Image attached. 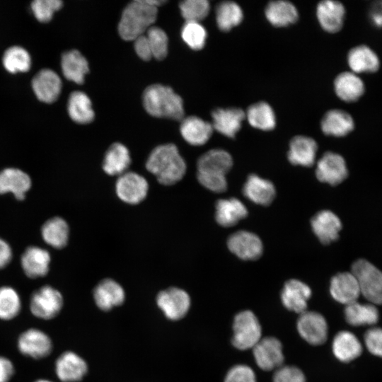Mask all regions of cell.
I'll return each mask as SVG.
<instances>
[{
  "label": "cell",
  "instance_id": "6da1fadb",
  "mask_svg": "<svg viewBox=\"0 0 382 382\" xmlns=\"http://www.w3.org/2000/svg\"><path fill=\"white\" fill-rule=\"evenodd\" d=\"M165 2L162 0H137L129 4L119 23L120 37L129 41L144 35L156 19L157 7Z\"/></svg>",
  "mask_w": 382,
  "mask_h": 382
},
{
  "label": "cell",
  "instance_id": "7a4b0ae2",
  "mask_svg": "<svg viewBox=\"0 0 382 382\" xmlns=\"http://www.w3.org/2000/svg\"><path fill=\"white\" fill-rule=\"evenodd\" d=\"M146 169L162 185H170L180 181L186 173V163L177 146L166 144L156 147L146 163Z\"/></svg>",
  "mask_w": 382,
  "mask_h": 382
},
{
  "label": "cell",
  "instance_id": "3957f363",
  "mask_svg": "<svg viewBox=\"0 0 382 382\" xmlns=\"http://www.w3.org/2000/svg\"><path fill=\"white\" fill-rule=\"evenodd\" d=\"M143 105L146 112L156 117L182 120L183 102L173 90L161 84L148 86L143 93Z\"/></svg>",
  "mask_w": 382,
  "mask_h": 382
},
{
  "label": "cell",
  "instance_id": "277c9868",
  "mask_svg": "<svg viewBox=\"0 0 382 382\" xmlns=\"http://www.w3.org/2000/svg\"><path fill=\"white\" fill-rule=\"evenodd\" d=\"M360 292L372 304H382V272L368 260L359 259L352 266Z\"/></svg>",
  "mask_w": 382,
  "mask_h": 382
},
{
  "label": "cell",
  "instance_id": "5b68a950",
  "mask_svg": "<svg viewBox=\"0 0 382 382\" xmlns=\"http://www.w3.org/2000/svg\"><path fill=\"white\" fill-rule=\"evenodd\" d=\"M233 330L232 344L240 350L253 348L261 339V325L251 311H243L236 315Z\"/></svg>",
  "mask_w": 382,
  "mask_h": 382
},
{
  "label": "cell",
  "instance_id": "8992f818",
  "mask_svg": "<svg viewBox=\"0 0 382 382\" xmlns=\"http://www.w3.org/2000/svg\"><path fill=\"white\" fill-rule=\"evenodd\" d=\"M62 305L63 298L61 293L50 286H44L33 294L30 308L35 317L49 320L57 316Z\"/></svg>",
  "mask_w": 382,
  "mask_h": 382
},
{
  "label": "cell",
  "instance_id": "52a82bcc",
  "mask_svg": "<svg viewBox=\"0 0 382 382\" xmlns=\"http://www.w3.org/2000/svg\"><path fill=\"white\" fill-rule=\"evenodd\" d=\"M149 184L141 175L134 172H125L120 175L115 183L117 197L124 202L137 204L143 201L148 193Z\"/></svg>",
  "mask_w": 382,
  "mask_h": 382
},
{
  "label": "cell",
  "instance_id": "ba28073f",
  "mask_svg": "<svg viewBox=\"0 0 382 382\" xmlns=\"http://www.w3.org/2000/svg\"><path fill=\"white\" fill-rule=\"evenodd\" d=\"M296 327L301 337L311 345H320L327 340V321L318 312L306 311L301 313Z\"/></svg>",
  "mask_w": 382,
  "mask_h": 382
},
{
  "label": "cell",
  "instance_id": "9c48e42d",
  "mask_svg": "<svg viewBox=\"0 0 382 382\" xmlns=\"http://www.w3.org/2000/svg\"><path fill=\"white\" fill-rule=\"evenodd\" d=\"M156 303L166 317L176 320L187 314L190 306V298L185 291L171 287L158 294Z\"/></svg>",
  "mask_w": 382,
  "mask_h": 382
},
{
  "label": "cell",
  "instance_id": "30bf717a",
  "mask_svg": "<svg viewBox=\"0 0 382 382\" xmlns=\"http://www.w3.org/2000/svg\"><path fill=\"white\" fill-rule=\"evenodd\" d=\"M316 175L322 183L331 185L341 183L348 175L344 158L335 152H325L318 161Z\"/></svg>",
  "mask_w": 382,
  "mask_h": 382
},
{
  "label": "cell",
  "instance_id": "8fae6325",
  "mask_svg": "<svg viewBox=\"0 0 382 382\" xmlns=\"http://www.w3.org/2000/svg\"><path fill=\"white\" fill-rule=\"evenodd\" d=\"M253 351L257 365L264 371L278 369L284 362L282 345L274 337L260 339Z\"/></svg>",
  "mask_w": 382,
  "mask_h": 382
},
{
  "label": "cell",
  "instance_id": "7c38bea8",
  "mask_svg": "<svg viewBox=\"0 0 382 382\" xmlns=\"http://www.w3.org/2000/svg\"><path fill=\"white\" fill-rule=\"evenodd\" d=\"M227 245L231 253L244 260H255L263 251L260 238L255 233L247 231H239L233 233L228 239Z\"/></svg>",
  "mask_w": 382,
  "mask_h": 382
},
{
  "label": "cell",
  "instance_id": "4fadbf2b",
  "mask_svg": "<svg viewBox=\"0 0 382 382\" xmlns=\"http://www.w3.org/2000/svg\"><path fill=\"white\" fill-rule=\"evenodd\" d=\"M18 348L23 354L39 359L51 353L52 344L47 334L38 329L31 328L21 334Z\"/></svg>",
  "mask_w": 382,
  "mask_h": 382
},
{
  "label": "cell",
  "instance_id": "5bb4252c",
  "mask_svg": "<svg viewBox=\"0 0 382 382\" xmlns=\"http://www.w3.org/2000/svg\"><path fill=\"white\" fill-rule=\"evenodd\" d=\"M311 296L310 287L298 279L287 281L281 292V300L285 308L297 313L306 311L307 302Z\"/></svg>",
  "mask_w": 382,
  "mask_h": 382
},
{
  "label": "cell",
  "instance_id": "9a60e30c",
  "mask_svg": "<svg viewBox=\"0 0 382 382\" xmlns=\"http://www.w3.org/2000/svg\"><path fill=\"white\" fill-rule=\"evenodd\" d=\"M346 10L344 5L334 0H324L316 7V16L321 28L326 32L340 31L344 24Z\"/></svg>",
  "mask_w": 382,
  "mask_h": 382
},
{
  "label": "cell",
  "instance_id": "2e32d148",
  "mask_svg": "<svg viewBox=\"0 0 382 382\" xmlns=\"http://www.w3.org/2000/svg\"><path fill=\"white\" fill-rule=\"evenodd\" d=\"M32 87L40 100L52 103L58 98L61 93L62 81L54 71L45 69L33 77Z\"/></svg>",
  "mask_w": 382,
  "mask_h": 382
},
{
  "label": "cell",
  "instance_id": "e0dca14e",
  "mask_svg": "<svg viewBox=\"0 0 382 382\" xmlns=\"http://www.w3.org/2000/svg\"><path fill=\"white\" fill-rule=\"evenodd\" d=\"M212 117L213 129L225 137L233 138L241 129L245 112L238 108H216Z\"/></svg>",
  "mask_w": 382,
  "mask_h": 382
},
{
  "label": "cell",
  "instance_id": "ac0fdd59",
  "mask_svg": "<svg viewBox=\"0 0 382 382\" xmlns=\"http://www.w3.org/2000/svg\"><path fill=\"white\" fill-rule=\"evenodd\" d=\"M311 224L313 233L323 244L336 241L342 226L339 217L330 210H322L316 214Z\"/></svg>",
  "mask_w": 382,
  "mask_h": 382
},
{
  "label": "cell",
  "instance_id": "d6986e66",
  "mask_svg": "<svg viewBox=\"0 0 382 382\" xmlns=\"http://www.w3.org/2000/svg\"><path fill=\"white\" fill-rule=\"evenodd\" d=\"M330 292L332 298L347 305L357 301L361 292L358 282L352 272H340L330 281Z\"/></svg>",
  "mask_w": 382,
  "mask_h": 382
},
{
  "label": "cell",
  "instance_id": "ffe728a7",
  "mask_svg": "<svg viewBox=\"0 0 382 382\" xmlns=\"http://www.w3.org/2000/svg\"><path fill=\"white\" fill-rule=\"evenodd\" d=\"M317 150V143L311 137L295 136L289 143L288 160L293 165L310 167L315 162Z\"/></svg>",
  "mask_w": 382,
  "mask_h": 382
},
{
  "label": "cell",
  "instance_id": "44dd1931",
  "mask_svg": "<svg viewBox=\"0 0 382 382\" xmlns=\"http://www.w3.org/2000/svg\"><path fill=\"white\" fill-rule=\"evenodd\" d=\"M56 374L62 382H77L87 373L86 361L72 352H66L56 361Z\"/></svg>",
  "mask_w": 382,
  "mask_h": 382
},
{
  "label": "cell",
  "instance_id": "7402d4cb",
  "mask_svg": "<svg viewBox=\"0 0 382 382\" xmlns=\"http://www.w3.org/2000/svg\"><path fill=\"white\" fill-rule=\"evenodd\" d=\"M353 117L340 109H332L325 113L320 122L322 132L328 136L345 137L354 129Z\"/></svg>",
  "mask_w": 382,
  "mask_h": 382
},
{
  "label": "cell",
  "instance_id": "603a6c76",
  "mask_svg": "<svg viewBox=\"0 0 382 382\" xmlns=\"http://www.w3.org/2000/svg\"><path fill=\"white\" fill-rule=\"evenodd\" d=\"M347 61L350 69L357 74L375 73L381 64L378 54L366 45L352 47L347 54Z\"/></svg>",
  "mask_w": 382,
  "mask_h": 382
},
{
  "label": "cell",
  "instance_id": "cb8c5ba5",
  "mask_svg": "<svg viewBox=\"0 0 382 382\" xmlns=\"http://www.w3.org/2000/svg\"><path fill=\"white\" fill-rule=\"evenodd\" d=\"M233 166L231 156L225 150L214 149L202 155L197 161V173L226 175Z\"/></svg>",
  "mask_w": 382,
  "mask_h": 382
},
{
  "label": "cell",
  "instance_id": "d4e9b609",
  "mask_svg": "<svg viewBox=\"0 0 382 382\" xmlns=\"http://www.w3.org/2000/svg\"><path fill=\"white\" fill-rule=\"evenodd\" d=\"M334 90L340 99L347 103H353L362 97L365 92V85L357 74L344 71L335 77Z\"/></svg>",
  "mask_w": 382,
  "mask_h": 382
},
{
  "label": "cell",
  "instance_id": "484cf974",
  "mask_svg": "<svg viewBox=\"0 0 382 382\" xmlns=\"http://www.w3.org/2000/svg\"><path fill=\"white\" fill-rule=\"evenodd\" d=\"M93 297L98 307L109 311L121 305L125 299L123 288L112 279L102 280L94 289Z\"/></svg>",
  "mask_w": 382,
  "mask_h": 382
},
{
  "label": "cell",
  "instance_id": "4316f807",
  "mask_svg": "<svg viewBox=\"0 0 382 382\" xmlns=\"http://www.w3.org/2000/svg\"><path fill=\"white\" fill-rule=\"evenodd\" d=\"M243 193L253 202L267 206L274 199L276 190L271 181L251 174L244 184Z\"/></svg>",
  "mask_w": 382,
  "mask_h": 382
},
{
  "label": "cell",
  "instance_id": "83f0119b",
  "mask_svg": "<svg viewBox=\"0 0 382 382\" xmlns=\"http://www.w3.org/2000/svg\"><path fill=\"white\" fill-rule=\"evenodd\" d=\"M50 255L46 250L30 246L21 257V265L25 274L30 278L45 276L49 271Z\"/></svg>",
  "mask_w": 382,
  "mask_h": 382
},
{
  "label": "cell",
  "instance_id": "f1b7e54d",
  "mask_svg": "<svg viewBox=\"0 0 382 382\" xmlns=\"http://www.w3.org/2000/svg\"><path fill=\"white\" fill-rule=\"evenodd\" d=\"M31 187L29 175L17 168H6L0 172V194L12 192L17 199L25 198Z\"/></svg>",
  "mask_w": 382,
  "mask_h": 382
},
{
  "label": "cell",
  "instance_id": "f546056e",
  "mask_svg": "<svg viewBox=\"0 0 382 382\" xmlns=\"http://www.w3.org/2000/svg\"><path fill=\"white\" fill-rule=\"evenodd\" d=\"M213 129L212 124L196 116L183 119L180 128L183 139L193 146H201L207 143Z\"/></svg>",
  "mask_w": 382,
  "mask_h": 382
},
{
  "label": "cell",
  "instance_id": "4dcf8cb0",
  "mask_svg": "<svg viewBox=\"0 0 382 382\" xmlns=\"http://www.w3.org/2000/svg\"><path fill=\"white\" fill-rule=\"evenodd\" d=\"M247 215V208L236 198L221 199L216 202L215 218L220 226H233Z\"/></svg>",
  "mask_w": 382,
  "mask_h": 382
},
{
  "label": "cell",
  "instance_id": "1f68e13d",
  "mask_svg": "<svg viewBox=\"0 0 382 382\" xmlns=\"http://www.w3.org/2000/svg\"><path fill=\"white\" fill-rule=\"evenodd\" d=\"M332 352L342 362H349L362 352V347L358 338L351 332L343 330L337 332L332 340Z\"/></svg>",
  "mask_w": 382,
  "mask_h": 382
},
{
  "label": "cell",
  "instance_id": "d6a6232c",
  "mask_svg": "<svg viewBox=\"0 0 382 382\" xmlns=\"http://www.w3.org/2000/svg\"><path fill=\"white\" fill-rule=\"evenodd\" d=\"M267 20L275 27H286L294 24L299 18L296 6L284 0L270 1L265 8Z\"/></svg>",
  "mask_w": 382,
  "mask_h": 382
},
{
  "label": "cell",
  "instance_id": "836d02e7",
  "mask_svg": "<svg viewBox=\"0 0 382 382\" xmlns=\"http://www.w3.org/2000/svg\"><path fill=\"white\" fill-rule=\"evenodd\" d=\"M131 157L127 148L118 142L112 144L105 153L103 169L109 175H120L128 169Z\"/></svg>",
  "mask_w": 382,
  "mask_h": 382
},
{
  "label": "cell",
  "instance_id": "e575fe53",
  "mask_svg": "<svg viewBox=\"0 0 382 382\" xmlns=\"http://www.w3.org/2000/svg\"><path fill=\"white\" fill-rule=\"evenodd\" d=\"M61 66L64 77L78 84L83 83L89 70L87 60L76 50L67 51L62 54Z\"/></svg>",
  "mask_w": 382,
  "mask_h": 382
},
{
  "label": "cell",
  "instance_id": "d590c367",
  "mask_svg": "<svg viewBox=\"0 0 382 382\" xmlns=\"http://www.w3.org/2000/svg\"><path fill=\"white\" fill-rule=\"evenodd\" d=\"M345 316L351 325H372L378 322L379 313L374 304L355 301L346 305Z\"/></svg>",
  "mask_w": 382,
  "mask_h": 382
},
{
  "label": "cell",
  "instance_id": "8d00e7d4",
  "mask_svg": "<svg viewBox=\"0 0 382 382\" xmlns=\"http://www.w3.org/2000/svg\"><path fill=\"white\" fill-rule=\"evenodd\" d=\"M245 118L252 127L260 130L270 131L276 126L274 112L266 102L260 101L250 105Z\"/></svg>",
  "mask_w": 382,
  "mask_h": 382
},
{
  "label": "cell",
  "instance_id": "74e56055",
  "mask_svg": "<svg viewBox=\"0 0 382 382\" xmlns=\"http://www.w3.org/2000/svg\"><path fill=\"white\" fill-rule=\"evenodd\" d=\"M67 110L71 120L77 123L88 124L94 119L91 101L83 92L74 91L71 93Z\"/></svg>",
  "mask_w": 382,
  "mask_h": 382
},
{
  "label": "cell",
  "instance_id": "f35d334b",
  "mask_svg": "<svg viewBox=\"0 0 382 382\" xmlns=\"http://www.w3.org/2000/svg\"><path fill=\"white\" fill-rule=\"evenodd\" d=\"M41 233L47 244L55 248H62L68 242L69 229L62 218L54 217L43 224Z\"/></svg>",
  "mask_w": 382,
  "mask_h": 382
},
{
  "label": "cell",
  "instance_id": "ab89813d",
  "mask_svg": "<svg viewBox=\"0 0 382 382\" xmlns=\"http://www.w3.org/2000/svg\"><path fill=\"white\" fill-rule=\"evenodd\" d=\"M243 18L241 6L236 2L225 1L219 3L216 8V21L218 28L224 32L239 25Z\"/></svg>",
  "mask_w": 382,
  "mask_h": 382
},
{
  "label": "cell",
  "instance_id": "60d3db41",
  "mask_svg": "<svg viewBox=\"0 0 382 382\" xmlns=\"http://www.w3.org/2000/svg\"><path fill=\"white\" fill-rule=\"evenodd\" d=\"M3 64L10 73L25 72L30 69L31 59L30 54L24 48L13 46L5 51Z\"/></svg>",
  "mask_w": 382,
  "mask_h": 382
},
{
  "label": "cell",
  "instance_id": "b9f144b4",
  "mask_svg": "<svg viewBox=\"0 0 382 382\" xmlns=\"http://www.w3.org/2000/svg\"><path fill=\"white\" fill-rule=\"evenodd\" d=\"M21 303L15 289L9 286L0 288V319L8 320L20 312Z\"/></svg>",
  "mask_w": 382,
  "mask_h": 382
},
{
  "label": "cell",
  "instance_id": "7bdbcfd3",
  "mask_svg": "<svg viewBox=\"0 0 382 382\" xmlns=\"http://www.w3.org/2000/svg\"><path fill=\"white\" fill-rule=\"evenodd\" d=\"M183 41L194 50L202 49L207 40L204 27L197 22H185L181 30Z\"/></svg>",
  "mask_w": 382,
  "mask_h": 382
},
{
  "label": "cell",
  "instance_id": "ee69618b",
  "mask_svg": "<svg viewBox=\"0 0 382 382\" xmlns=\"http://www.w3.org/2000/svg\"><path fill=\"white\" fill-rule=\"evenodd\" d=\"M180 13L186 22H197L205 18L210 10L207 0H186L180 4Z\"/></svg>",
  "mask_w": 382,
  "mask_h": 382
},
{
  "label": "cell",
  "instance_id": "f6af8a7d",
  "mask_svg": "<svg viewBox=\"0 0 382 382\" xmlns=\"http://www.w3.org/2000/svg\"><path fill=\"white\" fill-rule=\"evenodd\" d=\"M146 36L148 39L152 56L158 60L163 59L168 54V39L166 33L158 27L151 26Z\"/></svg>",
  "mask_w": 382,
  "mask_h": 382
},
{
  "label": "cell",
  "instance_id": "bcb514c9",
  "mask_svg": "<svg viewBox=\"0 0 382 382\" xmlns=\"http://www.w3.org/2000/svg\"><path fill=\"white\" fill-rule=\"evenodd\" d=\"M60 0H35L31 4V8L35 18L40 22L50 21L54 13L62 6Z\"/></svg>",
  "mask_w": 382,
  "mask_h": 382
},
{
  "label": "cell",
  "instance_id": "7dc6e473",
  "mask_svg": "<svg viewBox=\"0 0 382 382\" xmlns=\"http://www.w3.org/2000/svg\"><path fill=\"white\" fill-rule=\"evenodd\" d=\"M273 382H306V377L296 366H282L275 371Z\"/></svg>",
  "mask_w": 382,
  "mask_h": 382
},
{
  "label": "cell",
  "instance_id": "c3c4849f",
  "mask_svg": "<svg viewBox=\"0 0 382 382\" xmlns=\"http://www.w3.org/2000/svg\"><path fill=\"white\" fill-rule=\"evenodd\" d=\"M224 382H256L255 374L250 366L238 364L229 369Z\"/></svg>",
  "mask_w": 382,
  "mask_h": 382
},
{
  "label": "cell",
  "instance_id": "681fc988",
  "mask_svg": "<svg viewBox=\"0 0 382 382\" xmlns=\"http://www.w3.org/2000/svg\"><path fill=\"white\" fill-rule=\"evenodd\" d=\"M199 183L214 192H223L227 189L226 175H215L197 173Z\"/></svg>",
  "mask_w": 382,
  "mask_h": 382
},
{
  "label": "cell",
  "instance_id": "f907efd6",
  "mask_svg": "<svg viewBox=\"0 0 382 382\" xmlns=\"http://www.w3.org/2000/svg\"><path fill=\"white\" fill-rule=\"evenodd\" d=\"M367 349L374 355L382 357V328H371L364 335Z\"/></svg>",
  "mask_w": 382,
  "mask_h": 382
},
{
  "label": "cell",
  "instance_id": "816d5d0a",
  "mask_svg": "<svg viewBox=\"0 0 382 382\" xmlns=\"http://www.w3.org/2000/svg\"><path fill=\"white\" fill-rule=\"evenodd\" d=\"M137 54L143 60L148 61L152 56L151 47L146 35H142L134 40Z\"/></svg>",
  "mask_w": 382,
  "mask_h": 382
},
{
  "label": "cell",
  "instance_id": "f5cc1de1",
  "mask_svg": "<svg viewBox=\"0 0 382 382\" xmlns=\"http://www.w3.org/2000/svg\"><path fill=\"white\" fill-rule=\"evenodd\" d=\"M368 17L374 27L382 28V0L376 1L371 4Z\"/></svg>",
  "mask_w": 382,
  "mask_h": 382
},
{
  "label": "cell",
  "instance_id": "db71d44e",
  "mask_svg": "<svg viewBox=\"0 0 382 382\" xmlns=\"http://www.w3.org/2000/svg\"><path fill=\"white\" fill-rule=\"evenodd\" d=\"M13 373L12 362L6 357H0V382H8Z\"/></svg>",
  "mask_w": 382,
  "mask_h": 382
},
{
  "label": "cell",
  "instance_id": "11a10c76",
  "mask_svg": "<svg viewBox=\"0 0 382 382\" xmlns=\"http://www.w3.org/2000/svg\"><path fill=\"white\" fill-rule=\"evenodd\" d=\"M12 252L9 245L0 238V268L7 265L11 260Z\"/></svg>",
  "mask_w": 382,
  "mask_h": 382
},
{
  "label": "cell",
  "instance_id": "9f6ffc18",
  "mask_svg": "<svg viewBox=\"0 0 382 382\" xmlns=\"http://www.w3.org/2000/svg\"><path fill=\"white\" fill-rule=\"evenodd\" d=\"M35 382H52V381H50L46 379H39V380L35 381Z\"/></svg>",
  "mask_w": 382,
  "mask_h": 382
}]
</instances>
